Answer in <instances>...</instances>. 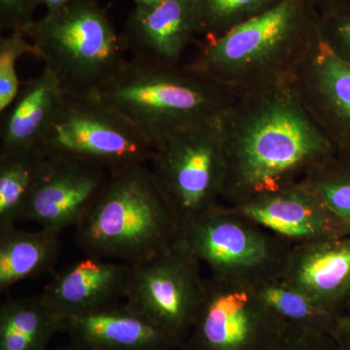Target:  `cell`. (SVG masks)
Here are the masks:
<instances>
[{"label": "cell", "instance_id": "9", "mask_svg": "<svg viewBox=\"0 0 350 350\" xmlns=\"http://www.w3.org/2000/svg\"><path fill=\"white\" fill-rule=\"evenodd\" d=\"M176 241L209 275L251 282L280 271L293 245L224 204L181 225Z\"/></svg>", "mask_w": 350, "mask_h": 350}, {"label": "cell", "instance_id": "23", "mask_svg": "<svg viewBox=\"0 0 350 350\" xmlns=\"http://www.w3.org/2000/svg\"><path fill=\"white\" fill-rule=\"evenodd\" d=\"M299 185L317 196L345 232H350V147L337 149Z\"/></svg>", "mask_w": 350, "mask_h": 350}, {"label": "cell", "instance_id": "6", "mask_svg": "<svg viewBox=\"0 0 350 350\" xmlns=\"http://www.w3.org/2000/svg\"><path fill=\"white\" fill-rule=\"evenodd\" d=\"M38 148L46 156L73 157L111 172L151 163L156 145L100 96L64 94Z\"/></svg>", "mask_w": 350, "mask_h": 350}, {"label": "cell", "instance_id": "28", "mask_svg": "<svg viewBox=\"0 0 350 350\" xmlns=\"http://www.w3.org/2000/svg\"><path fill=\"white\" fill-rule=\"evenodd\" d=\"M282 350H338L333 336L292 329Z\"/></svg>", "mask_w": 350, "mask_h": 350}, {"label": "cell", "instance_id": "11", "mask_svg": "<svg viewBox=\"0 0 350 350\" xmlns=\"http://www.w3.org/2000/svg\"><path fill=\"white\" fill-rule=\"evenodd\" d=\"M110 172L68 156H46L23 220L61 234L76 228L105 190Z\"/></svg>", "mask_w": 350, "mask_h": 350}, {"label": "cell", "instance_id": "19", "mask_svg": "<svg viewBox=\"0 0 350 350\" xmlns=\"http://www.w3.org/2000/svg\"><path fill=\"white\" fill-rule=\"evenodd\" d=\"M61 250L59 232L24 231L16 226L0 231V290L38 278L54 269Z\"/></svg>", "mask_w": 350, "mask_h": 350}, {"label": "cell", "instance_id": "16", "mask_svg": "<svg viewBox=\"0 0 350 350\" xmlns=\"http://www.w3.org/2000/svg\"><path fill=\"white\" fill-rule=\"evenodd\" d=\"M230 207L292 243L345 234L321 200L301 185Z\"/></svg>", "mask_w": 350, "mask_h": 350}, {"label": "cell", "instance_id": "2", "mask_svg": "<svg viewBox=\"0 0 350 350\" xmlns=\"http://www.w3.org/2000/svg\"><path fill=\"white\" fill-rule=\"evenodd\" d=\"M320 14L308 0H282L273 8L213 41H204L196 70L244 96L292 84L319 42Z\"/></svg>", "mask_w": 350, "mask_h": 350}, {"label": "cell", "instance_id": "18", "mask_svg": "<svg viewBox=\"0 0 350 350\" xmlns=\"http://www.w3.org/2000/svg\"><path fill=\"white\" fill-rule=\"evenodd\" d=\"M64 96L56 76L46 68L22 83L17 98L1 114L0 155L38 147Z\"/></svg>", "mask_w": 350, "mask_h": 350}, {"label": "cell", "instance_id": "7", "mask_svg": "<svg viewBox=\"0 0 350 350\" xmlns=\"http://www.w3.org/2000/svg\"><path fill=\"white\" fill-rule=\"evenodd\" d=\"M219 121L175 131L156 145L151 172L180 226L223 204L226 162Z\"/></svg>", "mask_w": 350, "mask_h": 350}, {"label": "cell", "instance_id": "32", "mask_svg": "<svg viewBox=\"0 0 350 350\" xmlns=\"http://www.w3.org/2000/svg\"><path fill=\"white\" fill-rule=\"evenodd\" d=\"M167 0H133L135 6L137 7H150L158 5V4L163 3Z\"/></svg>", "mask_w": 350, "mask_h": 350}, {"label": "cell", "instance_id": "13", "mask_svg": "<svg viewBox=\"0 0 350 350\" xmlns=\"http://www.w3.org/2000/svg\"><path fill=\"white\" fill-rule=\"evenodd\" d=\"M292 85L306 111L336 150L350 147L349 64L320 39Z\"/></svg>", "mask_w": 350, "mask_h": 350}, {"label": "cell", "instance_id": "3", "mask_svg": "<svg viewBox=\"0 0 350 350\" xmlns=\"http://www.w3.org/2000/svg\"><path fill=\"white\" fill-rule=\"evenodd\" d=\"M178 219L146 165L110 172L105 190L75 228L88 256L137 266L169 248Z\"/></svg>", "mask_w": 350, "mask_h": 350}, {"label": "cell", "instance_id": "30", "mask_svg": "<svg viewBox=\"0 0 350 350\" xmlns=\"http://www.w3.org/2000/svg\"><path fill=\"white\" fill-rule=\"evenodd\" d=\"M332 336L337 342L338 350H350V320L345 317L338 320Z\"/></svg>", "mask_w": 350, "mask_h": 350}, {"label": "cell", "instance_id": "20", "mask_svg": "<svg viewBox=\"0 0 350 350\" xmlns=\"http://www.w3.org/2000/svg\"><path fill=\"white\" fill-rule=\"evenodd\" d=\"M61 332V317L40 295L11 299L0 306V350H47Z\"/></svg>", "mask_w": 350, "mask_h": 350}, {"label": "cell", "instance_id": "17", "mask_svg": "<svg viewBox=\"0 0 350 350\" xmlns=\"http://www.w3.org/2000/svg\"><path fill=\"white\" fill-rule=\"evenodd\" d=\"M61 332L72 344L91 350H178L165 332L125 303L61 317Z\"/></svg>", "mask_w": 350, "mask_h": 350}, {"label": "cell", "instance_id": "26", "mask_svg": "<svg viewBox=\"0 0 350 350\" xmlns=\"http://www.w3.org/2000/svg\"><path fill=\"white\" fill-rule=\"evenodd\" d=\"M319 34L322 42L350 66V9L320 16Z\"/></svg>", "mask_w": 350, "mask_h": 350}, {"label": "cell", "instance_id": "14", "mask_svg": "<svg viewBox=\"0 0 350 350\" xmlns=\"http://www.w3.org/2000/svg\"><path fill=\"white\" fill-rule=\"evenodd\" d=\"M131 275L126 262L88 256L63 269L40 297L59 317L86 314L125 300Z\"/></svg>", "mask_w": 350, "mask_h": 350}, {"label": "cell", "instance_id": "21", "mask_svg": "<svg viewBox=\"0 0 350 350\" xmlns=\"http://www.w3.org/2000/svg\"><path fill=\"white\" fill-rule=\"evenodd\" d=\"M260 298L288 327L332 335L338 320L300 290L287 282L280 271L252 282Z\"/></svg>", "mask_w": 350, "mask_h": 350}, {"label": "cell", "instance_id": "27", "mask_svg": "<svg viewBox=\"0 0 350 350\" xmlns=\"http://www.w3.org/2000/svg\"><path fill=\"white\" fill-rule=\"evenodd\" d=\"M39 0H0V29L25 31L34 23Z\"/></svg>", "mask_w": 350, "mask_h": 350}, {"label": "cell", "instance_id": "15", "mask_svg": "<svg viewBox=\"0 0 350 350\" xmlns=\"http://www.w3.org/2000/svg\"><path fill=\"white\" fill-rule=\"evenodd\" d=\"M121 34L133 57L159 66H180L186 48L197 36L194 0L135 6Z\"/></svg>", "mask_w": 350, "mask_h": 350}, {"label": "cell", "instance_id": "22", "mask_svg": "<svg viewBox=\"0 0 350 350\" xmlns=\"http://www.w3.org/2000/svg\"><path fill=\"white\" fill-rule=\"evenodd\" d=\"M45 159L38 147L0 155V231L23 220Z\"/></svg>", "mask_w": 350, "mask_h": 350}, {"label": "cell", "instance_id": "1", "mask_svg": "<svg viewBox=\"0 0 350 350\" xmlns=\"http://www.w3.org/2000/svg\"><path fill=\"white\" fill-rule=\"evenodd\" d=\"M219 125L227 206L299 185L336 150L292 84L238 96Z\"/></svg>", "mask_w": 350, "mask_h": 350}, {"label": "cell", "instance_id": "29", "mask_svg": "<svg viewBox=\"0 0 350 350\" xmlns=\"http://www.w3.org/2000/svg\"><path fill=\"white\" fill-rule=\"evenodd\" d=\"M320 16L350 9V0H308Z\"/></svg>", "mask_w": 350, "mask_h": 350}, {"label": "cell", "instance_id": "12", "mask_svg": "<svg viewBox=\"0 0 350 350\" xmlns=\"http://www.w3.org/2000/svg\"><path fill=\"white\" fill-rule=\"evenodd\" d=\"M280 275L327 312L345 317L350 306V232L293 243Z\"/></svg>", "mask_w": 350, "mask_h": 350}, {"label": "cell", "instance_id": "10", "mask_svg": "<svg viewBox=\"0 0 350 350\" xmlns=\"http://www.w3.org/2000/svg\"><path fill=\"white\" fill-rule=\"evenodd\" d=\"M202 264L175 241L163 252L131 267L125 304L180 347L194 324L206 278Z\"/></svg>", "mask_w": 350, "mask_h": 350}, {"label": "cell", "instance_id": "24", "mask_svg": "<svg viewBox=\"0 0 350 350\" xmlns=\"http://www.w3.org/2000/svg\"><path fill=\"white\" fill-rule=\"evenodd\" d=\"M282 0H194L196 31L213 41L273 8Z\"/></svg>", "mask_w": 350, "mask_h": 350}, {"label": "cell", "instance_id": "33", "mask_svg": "<svg viewBox=\"0 0 350 350\" xmlns=\"http://www.w3.org/2000/svg\"><path fill=\"white\" fill-rule=\"evenodd\" d=\"M55 350H91L88 349L86 347H80V345L72 344V342H70V344L68 345H64V347H59V349H55Z\"/></svg>", "mask_w": 350, "mask_h": 350}, {"label": "cell", "instance_id": "8", "mask_svg": "<svg viewBox=\"0 0 350 350\" xmlns=\"http://www.w3.org/2000/svg\"><path fill=\"white\" fill-rule=\"evenodd\" d=\"M292 329L250 280L209 275L194 324L178 350H282Z\"/></svg>", "mask_w": 350, "mask_h": 350}, {"label": "cell", "instance_id": "5", "mask_svg": "<svg viewBox=\"0 0 350 350\" xmlns=\"http://www.w3.org/2000/svg\"><path fill=\"white\" fill-rule=\"evenodd\" d=\"M64 94L96 96L128 59L122 34L98 0H75L25 31Z\"/></svg>", "mask_w": 350, "mask_h": 350}, {"label": "cell", "instance_id": "31", "mask_svg": "<svg viewBox=\"0 0 350 350\" xmlns=\"http://www.w3.org/2000/svg\"><path fill=\"white\" fill-rule=\"evenodd\" d=\"M73 1L75 0H39L40 5H44L47 9V14L57 12Z\"/></svg>", "mask_w": 350, "mask_h": 350}, {"label": "cell", "instance_id": "4", "mask_svg": "<svg viewBox=\"0 0 350 350\" xmlns=\"http://www.w3.org/2000/svg\"><path fill=\"white\" fill-rule=\"evenodd\" d=\"M98 96L155 145L175 131L219 121L237 98L188 64L159 66L135 57Z\"/></svg>", "mask_w": 350, "mask_h": 350}, {"label": "cell", "instance_id": "25", "mask_svg": "<svg viewBox=\"0 0 350 350\" xmlns=\"http://www.w3.org/2000/svg\"><path fill=\"white\" fill-rule=\"evenodd\" d=\"M31 55L36 51L25 31H11L0 39V113L5 111L17 98L21 85L16 64L21 57Z\"/></svg>", "mask_w": 350, "mask_h": 350}, {"label": "cell", "instance_id": "34", "mask_svg": "<svg viewBox=\"0 0 350 350\" xmlns=\"http://www.w3.org/2000/svg\"><path fill=\"white\" fill-rule=\"evenodd\" d=\"M345 317H347V319H349L350 320V306L349 308V310H347V314H345Z\"/></svg>", "mask_w": 350, "mask_h": 350}]
</instances>
